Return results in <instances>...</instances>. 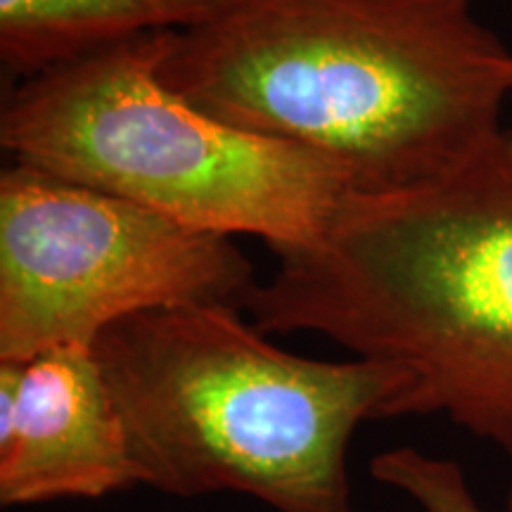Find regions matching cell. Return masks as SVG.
<instances>
[{"label": "cell", "mask_w": 512, "mask_h": 512, "mask_svg": "<svg viewBox=\"0 0 512 512\" xmlns=\"http://www.w3.org/2000/svg\"><path fill=\"white\" fill-rule=\"evenodd\" d=\"M93 351L138 486L245 494L275 512H354L351 439L363 422L396 418L406 392L394 366L292 354L228 304L140 313Z\"/></svg>", "instance_id": "3957f363"}, {"label": "cell", "mask_w": 512, "mask_h": 512, "mask_svg": "<svg viewBox=\"0 0 512 512\" xmlns=\"http://www.w3.org/2000/svg\"><path fill=\"white\" fill-rule=\"evenodd\" d=\"M242 309L266 335L313 332L394 366L396 418L444 415L512 479V131L437 181L349 195Z\"/></svg>", "instance_id": "7a4b0ae2"}, {"label": "cell", "mask_w": 512, "mask_h": 512, "mask_svg": "<svg viewBox=\"0 0 512 512\" xmlns=\"http://www.w3.org/2000/svg\"><path fill=\"white\" fill-rule=\"evenodd\" d=\"M162 79L211 117L392 195L505 131L512 48L472 0H226L176 31Z\"/></svg>", "instance_id": "6da1fadb"}, {"label": "cell", "mask_w": 512, "mask_h": 512, "mask_svg": "<svg viewBox=\"0 0 512 512\" xmlns=\"http://www.w3.org/2000/svg\"><path fill=\"white\" fill-rule=\"evenodd\" d=\"M226 0H0V62L12 81L136 36L185 31Z\"/></svg>", "instance_id": "52a82bcc"}, {"label": "cell", "mask_w": 512, "mask_h": 512, "mask_svg": "<svg viewBox=\"0 0 512 512\" xmlns=\"http://www.w3.org/2000/svg\"><path fill=\"white\" fill-rule=\"evenodd\" d=\"M138 486L93 347L0 361V505L102 498Z\"/></svg>", "instance_id": "8992f818"}, {"label": "cell", "mask_w": 512, "mask_h": 512, "mask_svg": "<svg viewBox=\"0 0 512 512\" xmlns=\"http://www.w3.org/2000/svg\"><path fill=\"white\" fill-rule=\"evenodd\" d=\"M254 287L233 238L31 166L0 174V361L95 347L147 311L242 309Z\"/></svg>", "instance_id": "5b68a950"}, {"label": "cell", "mask_w": 512, "mask_h": 512, "mask_svg": "<svg viewBox=\"0 0 512 512\" xmlns=\"http://www.w3.org/2000/svg\"><path fill=\"white\" fill-rule=\"evenodd\" d=\"M176 31L136 36L17 81L0 110L12 164L110 192L283 256L316 242L351 195L328 162L211 117L162 79Z\"/></svg>", "instance_id": "277c9868"}, {"label": "cell", "mask_w": 512, "mask_h": 512, "mask_svg": "<svg viewBox=\"0 0 512 512\" xmlns=\"http://www.w3.org/2000/svg\"><path fill=\"white\" fill-rule=\"evenodd\" d=\"M370 475L411 498L420 512H486L456 460L437 458L415 446H396L370 460Z\"/></svg>", "instance_id": "ba28073f"}]
</instances>
